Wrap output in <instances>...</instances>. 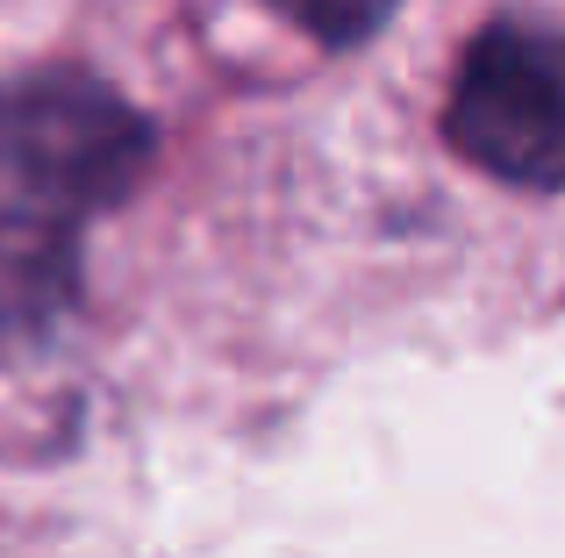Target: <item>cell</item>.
I'll return each instance as SVG.
<instances>
[{
	"mask_svg": "<svg viewBox=\"0 0 565 558\" xmlns=\"http://www.w3.org/2000/svg\"><path fill=\"white\" fill-rule=\"evenodd\" d=\"M444 143L515 194H565V29L501 14L458 51Z\"/></svg>",
	"mask_w": 565,
	"mask_h": 558,
	"instance_id": "2",
	"label": "cell"
},
{
	"mask_svg": "<svg viewBox=\"0 0 565 558\" xmlns=\"http://www.w3.org/2000/svg\"><path fill=\"white\" fill-rule=\"evenodd\" d=\"M151 158V115L94 72L29 65L0 79V358H29L65 330L86 229L137 194Z\"/></svg>",
	"mask_w": 565,
	"mask_h": 558,
	"instance_id": "1",
	"label": "cell"
},
{
	"mask_svg": "<svg viewBox=\"0 0 565 558\" xmlns=\"http://www.w3.org/2000/svg\"><path fill=\"white\" fill-rule=\"evenodd\" d=\"M273 8H287L316 43L344 51V43H365V36H373V29L386 22V8H394V0H273Z\"/></svg>",
	"mask_w": 565,
	"mask_h": 558,
	"instance_id": "3",
	"label": "cell"
}]
</instances>
